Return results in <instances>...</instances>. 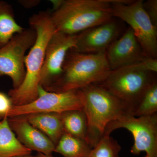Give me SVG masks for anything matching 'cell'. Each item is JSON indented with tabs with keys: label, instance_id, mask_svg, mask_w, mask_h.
<instances>
[{
	"label": "cell",
	"instance_id": "cell-1",
	"mask_svg": "<svg viewBox=\"0 0 157 157\" xmlns=\"http://www.w3.org/2000/svg\"><path fill=\"white\" fill-rule=\"evenodd\" d=\"M29 22L30 27L36 31V38L25 56L24 80L19 87L9 91V96L14 106L30 104L38 98L45 50L51 37L56 31L49 11H40L33 14Z\"/></svg>",
	"mask_w": 157,
	"mask_h": 157
},
{
	"label": "cell",
	"instance_id": "cell-2",
	"mask_svg": "<svg viewBox=\"0 0 157 157\" xmlns=\"http://www.w3.org/2000/svg\"><path fill=\"white\" fill-rule=\"evenodd\" d=\"M50 16L57 32L70 35L104 24L113 17L109 0H62Z\"/></svg>",
	"mask_w": 157,
	"mask_h": 157
},
{
	"label": "cell",
	"instance_id": "cell-3",
	"mask_svg": "<svg viewBox=\"0 0 157 157\" xmlns=\"http://www.w3.org/2000/svg\"><path fill=\"white\" fill-rule=\"evenodd\" d=\"M111 71L106 53H79L70 49L59 78L45 90L59 93L82 89L101 83Z\"/></svg>",
	"mask_w": 157,
	"mask_h": 157
},
{
	"label": "cell",
	"instance_id": "cell-4",
	"mask_svg": "<svg viewBox=\"0 0 157 157\" xmlns=\"http://www.w3.org/2000/svg\"><path fill=\"white\" fill-rule=\"evenodd\" d=\"M80 90L87 120L86 140L93 148L104 136L109 123L132 113L124 102L98 85H90Z\"/></svg>",
	"mask_w": 157,
	"mask_h": 157
},
{
	"label": "cell",
	"instance_id": "cell-5",
	"mask_svg": "<svg viewBox=\"0 0 157 157\" xmlns=\"http://www.w3.org/2000/svg\"><path fill=\"white\" fill-rule=\"evenodd\" d=\"M154 73L144 69L139 63L111 71L104 81L97 85L124 102L132 115L145 93L157 82Z\"/></svg>",
	"mask_w": 157,
	"mask_h": 157
},
{
	"label": "cell",
	"instance_id": "cell-6",
	"mask_svg": "<svg viewBox=\"0 0 157 157\" xmlns=\"http://www.w3.org/2000/svg\"><path fill=\"white\" fill-rule=\"evenodd\" d=\"M113 17L126 22L134 32L146 56L157 59V27L144 8L143 1L109 0Z\"/></svg>",
	"mask_w": 157,
	"mask_h": 157
},
{
	"label": "cell",
	"instance_id": "cell-7",
	"mask_svg": "<svg viewBox=\"0 0 157 157\" xmlns=\"http://www.w3.org/2000/svg\"><path fill=\"white\" fill-rule=\"evenodd\" d=\"M124 128L132 133L134 143L131 152L135 155L142 151L146 156L157 157V113L136 117L127 114L117 120L109 123L104 135H110L113 131Z\"/></svg>",
	"mask_w": 157,
	"mask_h": 157
},
{
	"label": "cell",
	"instance_id": "cell-8",
	"mask_svg": "<svg viewBox=\"0 0 157 157\" xmlns=\"http://www.w3.org/2000/svg\"><path fill=\"white\" fill-rule=\"evenodd\" d=\"M83 106L84 100L80 89L52 92L45 90L40 86L38 97L35 101L21 106L13 105L7 117L42 113H62L83 109Z\"/></svg>",
	"mask_w": 157,
	"mask_h": 157
},
{
	"label": "cell",
	"instance_id": "cell-9",
	"mask_svg": "<svg viewBox=\"0 0 157 157\" xmlns=\"http://www.w3.org/2000/svg\"><path fill=\"white\" fill-rule=\"evenodd\" d=\"M36 38L33 29H24L0 48V76H9L14 89L19 87L24 80L25 53L33 45Z\"/></svg>",
	"mask_w": 157,
	"mask_h": 157
},
{
	"label": "cell",
	"instance_id": "cell-10",
	"mask_svg": "<svg viewBox=\"0 0 157 157\" xmlns=\"http://www.w3.org/2000/svg\"><path fill=\"white\" fill-rule=\"evenodd\" d=\"M76 35L56 32L51 37L45 50L40 86L45 90L59 79L67 53L75 46Z\"/></svg>",
	"mask_w": 157,
	"mask_h": 157
},
{
	"label": "cell",
	"instance_id": "cell-11",
	"mask_svg": "<svg viewBox=\"0 0 157 157\" xmlns=\"http://www.w3.org/2000/svg\"><path fill=\"white\" fill-rule=\"evenodd\" d=\"M106 55L111 71L136 64L147 58L130 27L112 42Z\"/></svg>",
	"mask_w": 157,
	"mask_h": 157
},
{
	"label": "cell",
	"instance_id": "cell-12",
	"mask_svg": "<svg viewBox=\"0 0 157 157\" xmlns=\"http://www.w3.org/2000/svg\"><path fill=\"white\" fill-rule=\"evenodd\" d=\"M119 33V27L111 20L77 34L76 44L71 50L82 53H106Z\"/></svg>",
	"mask_w": 157,
	"mask_h": 157
},
{
	"label": "cell",
	"instance_id": "cell-13",
	"mask_svg": "<svg viewBox=\"0 0 157 157\" xmlns=\"http://www.w3.org/2000/svg\"><path fill=\"white\" fill-rule=\"evenodd\" d=\"M12 131L24 146L45 155H52L56 145L46 135L33 126L25 116L8 118Z\"/></svg>",
	"mask_w": 157,
	"mask_h": 157
},
{
	"label": "cell",
	"instance_id": "cell-14",
	"mask_svg": "<svg viewBox=\"0 0 157 157\" xmlns=\"http://www.w3.org/2000/svg\"><path fill=\"white\" fill-rule=\"evenodd\" d=\"M24 116L31 124L46 135L55 145L64 133L61 113H42Z\"/></svg>",
	"mask_w": 157,
	"mask_h": 157
},
{
	"label": "cell",
	"instance_id": "cell-15",
	"mask_svg": "<svg viewBox=\"0 0 157 157\" xmlns=\"http://www.w3.org/2000/svg\"><path fill=\"white\" fill-rule=\"evenodd\" d=\"M31 152L17 140L9 126L8 118L0 121V157L30 155Z\"/></svg>",
	"mask_w": 157,
	"mask_h": 157
},
{
	"label": "cell",
	"instance_id": "cell-16",
	"mask_svg": "<svg viewBox=\"0 0 157 157\" xmlns=\"http://www.w3.org/2000/svg\"><path fill=\"white\" fill-rule=\"evenodd\" d=\"M92 149L86 140L64 132L54 152L63 157H89Z\"/></svg>",
	"mask_w": 157,
	"mask_h": 157
},
{
	"label": "cell",
	"instance_id": "cell-17",
	"mask_svg": "<svg viewBox=\"0 0 157 157\" xmlns=\"http://www.w3.org/2000/svg\"><path fill=\"white\" fill-rule=\"evenodd\" d=\"M24 29L15 20L11 5L0 1V48L5 46L14 35Z\"/></svg>",
	"mask_w": 157,
	"mask_h": 157
},
{
	"label": "cell",
	"instance_id": "cell-18",
	"mask_svg": "<svg viewBox=\"0 0 157 157\" xmlns=\"http://www.w3.org/2000/svg\"><path fill=\"white\" fill-rule=\"evenodd\" d=\"M61 115L64 132L86 140L87 120L83 109L67 111Z\"/></svg>",
	"mask_w": 157,
	"mask_h": 157
},
{
	"label": "cell",
	"instance_id": "cell-19",
	"mask_svg": "<svg viewBox=\"0 0 157 157\" xmlns=\"http://www.w3.org/2000/svg\"><path fill=\"white\" fill-rule=\"evenodd\" d=\"M121 145L110 135L103 136L92 149L89 157H119Z\"/></svg>",
	"mask_w": 157,
	"mask_h": 157
},
{
	"label": "cell",
	"instance_id": "cell-20",
	"mask_svg": "<svg viewBox=\"0 0 157 157\" xmlns=\"http://www.w3.org/2000/svg\"><path fill=\"white\" fill-rule=\"evenodd\" d=\"M157 83H155L144 95L132 115L136 117L157 113Z\"/></svg>",
	"mask_w": 157,
	"mask_h": 157
},
{
	"label": "cell",
	"instance_id": "cell-21",
	"mask_svg": "<svg viewBox=\"0 0 157 157\" xmlns=\"http://www.w3.org/2000/svg\"><path fill=\"white\" fill-rule=\"evenodd\" d=\"M143 6L147 14L151 20L152 22L157 27V1L148 0L143 2Z\"/></svg>",
	"mask_w": 157,
	"mask_h": 157
},
{
	"label": "cell",
	"instance_id": "cell-22",
	"mask_svg": "<svg viewBox=\"0 0 157 157\" xmlns=\"http://www.w3.org/2000/svg\"><path fill=\"white\" fill-rule=\"evenodd\" d=\"M12 102L9 96L0 92V119L7 117V115L12 107ZM8 118V117H7Z\"/></svg>",
	"mask_w": 157,
	"mask_h": 157
},
{
	"label": "cell",
	"instance_id": "cell-23",
	"mask_svg": "<svg viewBox=\"0 0 157 157\" xmlns=\"http://www.w3.org/2000/svg\"><path fill=\"white\" fill-rule=\"evenodd\" d=\"M140 63L145 70L155 73L157 72V59L146 58Z\"/></svg>",
	"mask_w": 157,
	"mask_h": 157
},
{
	"label": "cell",
	"instance_id": "cell-24",
	"mask_svg": "<svg viewBox=\"0 0 157 157\" xmlns=\"http://www.w3.org/2000/svg\"><path fill=\"white\" fill-rule=\"evenodd\" d=\"M40 2L39 0H22L18 1V3L25 8L30 9L37 6Z\"/></svg>",
	"mask_w": 157,
	"mask_h": 157
},
{
	"label": "cell",
	"instance_id": "cell-25",
	"mask_svg": "<svg viewBox=\"0 0 157 157\" xmlns=\"http://www.w3.org/2000/svg\"><path fill=\"white\" fill-rule=\"evenodd\" d=\"M36 157H53L52 155H45L40 153H38Z\"/></svg>",
	"mask_w": 157,
	"mask_h": 157
},
{
	"label": "cell",
	"instance_id": "cell-26",
	"mask_svg": "<svg viewBox=\"0 0 157 157\" xmlns=\"http://www.w3.org/2000/svg\"><path fill=\"white\" fill-rule=\"evenodd\" d=\"M15 157H34L30 155H21V156H18Z\"/></svg>",
	"mask_w": 157,
	"mask_h": 157
},
{
	"label": "cell",
	"instance_id": "cell-27",
	"mask_svg": "<svg viewBox=\"0 0 157 157\" xmlns=\"http://www.w3.org/2000/svg\"><path fill=\"white\" fill-rule=\"evenodd\" d=\"M145 157H147V156H145Z\"/></svg>",
	"mask_w": 157,
	"mask_h": 157
}]
</instances>
